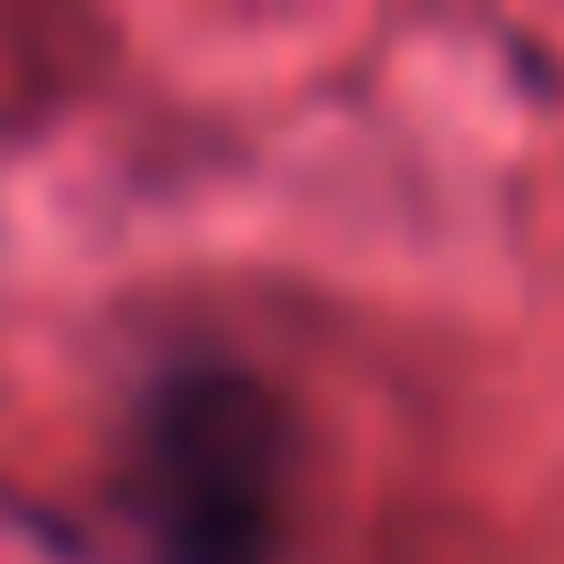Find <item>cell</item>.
<instances>
[{
    "label": "cell",
    "instance_id": "6da1fadb",
    "mask_svg": "<svg viewBox=\"0 0 564 564\" xmlns=\"http://www.w3.org/2000/svg\"><path fill=\"white\" fill-rule=\"evenodd\" d=\"M291 490V415L258 373L199 366L150 415L159 564H274Z\"/></svg>",
    "mask_w": 564,
    "mask_h": 564
}]
</instances>
